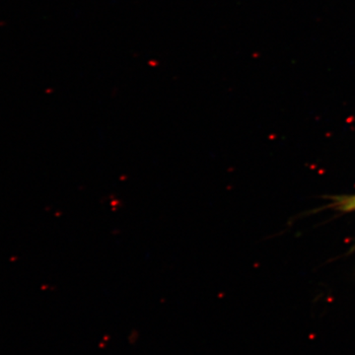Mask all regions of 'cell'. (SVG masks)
<instances>
[{"instance_id": "1", "label": "cell", "mask_w": 355, "mask_h": 355, "mask_svg": "<svg viewBox=\"0 0 355 355\" xmlns=\"http://www.w3.org/2000/svg\"><path fill=\"white\" fill-rule=\"evenodd\" d=\"M338 209L343 210V211H350L355 209V196L354 197L338 198L335 203Z\"/></svg>"}]
</instances>
